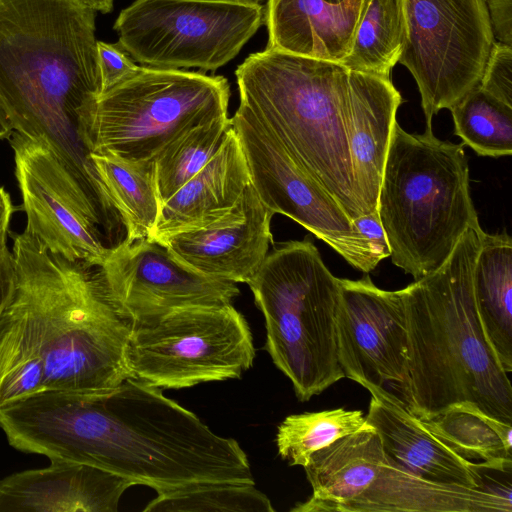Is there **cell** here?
Listing matches in <instances>:
<instances>
[{"instance_id":"obj_8","label":"cell","mask_w":512,"mask_h":512,"mask_svg":"<svg viewBox=\"0 0 512 512\" xmlns=\"http://www.w3.org/2000/svg\"><path fill=\"white\" fill-rule=\"evenodd\" d=\"M223 76L137 66L79 112V135L91 153L155 160L187 130L228 116Z\"/></svg>"},{"instance_id":"obj_13","label":"cell","mask_w":512,"mask_h":512,"mask_svg":"<svg viewBox=\"0 0 512 512\" xmlns=\"http://www.w3.org/2000/svg\"><path fill=\"white\" fill-rule=\"evenodd\" d=\"M15 174L27 217L25 231L71 261L99 268L110 247L107 225L71 170L45 141L13 132Z\"/></svg>"},{"instance_id":"obj_26","label":"cell","mask_w":512,"mask_h":512,"mask_svg":"<svg viewBox=\"0 0 512 512\" xmlns=\"http://www.w3.org/2000/svg\"><path fill=\"white\" fill-rule=\"evenodd\" d=\"M421 422L462 458L480 461L482 469L511 470L512 425L487 416L477 406L455 404Z\"/></svg>"},{"instance_id":"obj_34","label":"cell","mask_w":512,"mask_h":512,"mask_svg":"<svg viewBox=\"0 0 512 512\" xmlns=\"http://www.w3.org/2000/svg\"><path fill=\"white\" fill-rule=\"evenodd\" d=\"M97 59L101 93L120 82L138 66L118 43H107L98 40Z\"/></svg>"},{"instance_id":"obj_36","label":"cell","mask_w":512,"mask_h":512,"mask_svg":"<svg viewBox=\"0 0 512 512\" xmlns=\"http://www.w3.org/2000/svg\"><path fill=\"white\" fill-rule=\"evenodd\" d=\"M494 38L512 46V0H486Z\"/></svg>"},{"instance_id":"obj_7","label":"cell","mask_w":512,"mask_h":512,"mask_svg":"<svg viewBox=\"0 0 512 512\" xmlns=\"http://www.w3.org/2000/svg\"><path fill=\"white\" fill-rule=\"evenodd\" d=\"M247 284L264 316L265 349L300 401L345 378L336 343L339 278L309 238L275 246Z\"/></svg>"},{"instance_id":"obj_33","label":"cell","mask_w":512,"mask_h":512,"mask_svg":"<svg viewBox=\"0 0 512 512\" xmlns=\"http://www.w3.org/2000/svg\"><path fill=\"white\" fill-rule=\"evenodd\" d=\"M478 86L512 106V46L493 43Z\"/></svg>"},{"instance_id":"obj_12","label":"cell","mask_w":512,"mask_h":512,"mask_svg":"<svg viewBox=\"0 0 512 512\" xmlns=\"http://www.w3.org/2000/svg\"><path fill=\"white\" fill-rule=\"evenodd\" d=\"M251 184L264 205L324 241L354 268L369 273L381 261L339 204L290 156L272 131L239 105L231 118Z\"/></svg>"},{"instance_id":"obj_5","label":"cell","mask_w":512,"mask_h":512,"mask_svg":"<svg viewBox=\"0 0 512 512\" xmlns=\"http://www.w3.org/2000/svg\"><path fill=\"white\" fill-rule=\"evenodd\" d=\"M362 74L339 62L268 47L250 54L235 71L239 105L272 131L351 220L366 214L347 133L352 95Z\"/></svg>"},{"instance_id":"obj_9","label":"cell","mask_w":512,"mask_h":512,"mask_svg":"<svg viewBox=\"0 0 512 512\" xmlns=\"http://www.w3.org/2000/svg\"><path fill=\"white\" fill-rule=\"evenodd\" d=\"M132 378L160 389L239 378L255 357L247 321L231 304L177 309L130 324Z\"/></svg>"},{"instance_id":"obj_11","label":"cell","mask_w":512,"mask_h":512,"mask_svg":"<svg viewBox=\"0 0 512 512\" xmlns=\"http://www.w3.org/2000/svg\"><path fill=\"white\" fill-rule=\"evenodd\" d=\"M406 34L398 63L413 76L426 128L478 86L495 42L486 0H404Z\"/></svg>"},{"instance_id":"obj_1","label":"cell","mask_w":512,"mask_h":512,"mask_svg":"<svg viewBox=\"0 0 512 512\" xmlns=\"http://www.w3.org/2000/svg\"><path fill=\"white\" fill-rule=\"evenodd\" d=\"M0 428L18 451L94 466L156 493L255 484L236 440L135 378L106 392L43 390L1 408Z\"/></svg>"},{"instance_id":"obj_16","label":"cell","mask_w":512,"mask_h":512,"mask_svg":"<svg viewBox=\"0 0 512 512\" xmlns=\"http://www.w3.org/2000/svg\"><path fill=\"white\" fill-rule=\"evenodd\" d=\"M274 213L250 183L224 216L158 242L191 269L211 278L247 283L268 254Z\"/></svg>"},{"instance_id":"obj_32","label":"cell","mask_w":512,"mask_h":512,"mask_svg":"<svg viewBox=\"0 0 512 512\" xmlns=\"http://www.w3.org/2000/svg\"><path fill=\"white\" fill-rule=\"evenodd\" d=\"M145 512H273L255 484L206 483L157 493Z\"/></svg>"},{"instance_id":"obj_25","label":"cell","mask_w":512,"mask_h":512,"mask_svg":"<svg viewBox=\"0 0 512 512\" xmlns=\"http://www.w3.org/2000/svg\"><path fill=\"white\" fill-rule=\"evenodd\" d=\"M90 156L104 190L125 228L124 240L149 238L160 214L155 160H129L111 154Z\"/></svg>"},{"instance_id":"obj_35","label":"cell","mask_w":512,"mask_h":512,"mask_svg":"<svg viewBox=\"0 0 512 512\" xmlns=\"http://www.w3.org/2000/svg\"><path fill=\"white\" fill-rule=\"evenodd\" d=\"M352 222L368 240L380 260L389 257V243L377 211L361 215L353 219Z\"/></svg>"},{"instance_id":"obj_41","label":"cell","mask_w":512,"mask_h":512,"mask_svg":"<svg viewBox=\"0 0 512 512\" xmlns=\"http://www.w3.org/2000/svg\"><path fill=\"white\" fill-rule=\"evenodd\" d=\"M235 2L245 3V4H261L264 1L267 0H231Z\"/></svg>"},{"instance_id":"obj_24","label":"cell","mask_w":512,"mask_h":512,"mask_svg":"<svg viewBox=\"0 0 512 512\" xmlns=\"http://www.w3.org/2000/svg\"><path fill=\"white\" fill-rule=\"evenodd\" d=\"M473 293L484 333L503 369L512 371V239L484 232L473 270Z\"/></svg>"},{"instance_id":"obj_37","label":"cell","mask_w":512,"mask_h":512,"mask_svg":"<svg viewBox=\"0 0 512 512\" xmlns=\"http://www.w3.org/2000/svg\"><path fill=\"white\" fill-rule=\"evenodd\" d=\"M8 234L0 236V313L11 298L15 285L14 257L7 245Z\"/></svg>"},{"instance_id":"obj_4","label":"cell","mask_w":512,"mask_h":512,"mask_svg":"<svg viewBox=\"0 0 512 512\" xmlns=\"http://www.w3.org/2000/svg\"><path fill=\"white\" fill-rule=\"evenodd\" d=\"M13 296L45 366V390L106 392L132 378L131 325L107 300L98 272L52 253L25 230L11 233Z\"/></svg>"},{"instance_id":"obj_20","label":"cell","mask_w":512,"mask_h":512,"mask_svg":"<svg viewBox=\"0 0 512 512\" xmlns=\"http://www.w3.org/2000/svg\"><path fill=\"white\" fill-rule=\"evenodd\" d=\"M364 0H267L268 48L341 62L349 53Z\"/></svg>"},{"instance_id":"obj_30","label":"cell","mask_w":512,"mask_h":512,"mask_svg":"<svg viewBox=\"0 0 512 512\" xmlns=\"http://www.w3.org/2000/svg\"><path fill=\"white\" fill-rule=\"evenodd\" d=\"M449 110L464 145L480 156L512 155V106L476 86Z\"/></svg>"},{"instance_id":"obj_3","label":"cell","mask_w":512,"mask_h":512,"mask_svg":"<svg viewBox=\"0 0 512 512\" xmlns=\"http://www.w3.org/2000/svg\"><path fill=\"white\" fill-rule=\"evenodd\" d=\"M481 226L469 227L445 262L404 288L407 380L399 397L421 420L459 403L512 425V385L477 312L473 270Z\"/></svg>"},{"instance_id":"obj_2","label":"cell","mask_w":512,"mask_h":512,"mask_svg":"<svg viewBox=\"0 0 512 512\" xmlns=\"http://www.w3.org/2000/svg\"><path fill=\"white\" fill-rule=\"evenodd\" d=\"M95 18L79 0H0V103L14 131L48 143L110 218L78 130L79 112L101 93Z\"/></svg>"},{"instance_id":"obj_6","label":"cell","mask_w":512,"mask_h":512,"mask_svg":"<svg viewBox=\"0 0 512 512\" xmlns=\"http://www.w3.org/2000/svg\"><path fill=\"white\" fill-rule=\"evenodd\" d=\"M391 261L415 280L441 266L469 227L480 226L461 142L395 123L377 201Z\"/></svg>"},{"instance_id":"obj_23","label":"cell","mask_w":512,"mask_h":512,"mask_svg":"<svg viewBox=\"0 0 512 512\" xmlns=\"http://www.w3.org/2000/svg\"><path fill=\"white\" fill-rule=\"evenodd\" d=\"M379 436L365 424L314 452L303 467L312 487L311 497L293 512H341L372 482L384 458Z\"/></svg>"},{"instance_id":"obj_14","label":"cell","mask_w":512,"mask_h":512,"mask_svg":"<svg viewBox=\"0 0 512 512\" xmlns=\"http://www.w3.org/2000/svg\"><path fill=\"white\" fill-rule=\"evenodd\" d=\"M98 276L107 300L130 324L186 307L231 304L239 294L236 283L191 269L149 238L110 247Z\"/></svg>"},{"instance_id":"obj_31","label":"cell","mask_w":512,"mask_h":512,"mask_svg":"<svg viewBox=\"0 0 512 512\" xmlns=\"http://www.w3.org/2000/svg\"><path fill=\"white\" fill-rule=\"evenodd\" d=\"M365 422L362 411L344 408L289 415L277 428L278 454L290 466L304 467L314 452L355 432Z\"/></svg>"},{"instance_id":"obj_39","label":"cell","mask_w":512,"mask_h":512,"mask_svg":"<svg viewBox=\"0 0 512 512\" xmlns=\"http://www.w3.org/2000/svg\"><path fill=\"white\" fill-rule=\"evenodd\" d=\"M14 132L12 122L0 103V139L9 138Z\"/></svg>"},{"instance_id":"obj_18","label":"cell","mask_w":512,"mask_h":512,"mask_svg":"<svg viewBox=\"0 0 512 512\" xmlns=\"http://www.w3.org/2000/svg\"><path fill=\"white\" fill-rule=\"evenodd\" d=\"M366 423L377 432L385 455L424 480L470 488L487 485L479 463L468 461L424 427L394 393L371 387Z\"/></svg>"},{"instance_id":"obj_29","label":"cell","mask_w":512,"mask_h":512,"mask_svg":"<svg viewBox=\"0 0 512 512\" xmlns=\"http://www.w3.org/2000/svg\"><path fill=\"white\" fill-rule=\"evenodd\" d=\"M232 128L228 116L216 118L187 130L158 154L156 181L162 204L213 158Z\"/></svg>"},{"instance_id":"obj_38","label":"cell","mask_w":512,"mask_h":512,"mask_svg":"<svg viewBox=\"0 0 512 512\" xmlns=\"http://www.w3.org/2000/svg\"><path fill=\"white\" fill-rule=\"evenodd\" d=\"M12 213L13 205L10 195L3 187H0V236L9 233V224Z\"/></svg>"},{"instance_id":"obj_42","label":"cell","mask_w":512,"mask_h":512,"mask_svg":"<svg viewBox=\"0 0 512 512\" xmlns=\"http://www.w3.org/2000/svg\"><path fill=\"white\" fill-rule=\"evenodd\" d=\"M331 2H346V1H350V0H329Z\"/></svg>"},{"instance_id":"obj_40","label":"cell","mask_w":512,"mask_h":512,"mask_svg":"<svg viewBox=\"0 0 512 512\" xmlns=\"http://www.w3.org/2000/svg\"><path fill=\"white\" fill-rule=\"evenodd\" d=\"M96 12L109 13L113 10L114 0H79Z\"/></svg>"},{"instance_id":"obj_28","label":"cell","mask_w":512,"mask_h":512,"mask_svg":"<svg viewBox=\"0 0 512 512\" xmlns=\"http://www.w3.org/2000/svg\"><path fill=\"white\" fill-rule=\"evenodd\" d=\"M45 390V366L25 311L13 296L0 313V409Z\"/></svg>"},{"instance_id":"obj_15","label":"cell","mask_w":512,"mask_h":512,"mask_svg":"<svg viewBox=\"0 0 512 512\" xmlns=\"http://www.w3.org/2000/svg\"><path fill=\"white\" fill-rule=\"evenodd\" d=\"M337 356L344 376L364 388L407 380L408 329L404 288L377 287L369 276L339 278Z\"/></svg>"},{"instance_id":"obj_10","label":"cell","mask_w":512,"mask_h":512,"mask_svg":"<svg viewBox=\"0 0 512 512\" xmlns=\"http://www.w3.org/2000/svg\"><path fill=\"white\" fill-rule=\"evenodd\" d=\"M264 23L261 4L231 0H135L113 29L142 66L216 71L234 59Z\"/></svg>"},{"instance_id":"obj_21","label":"cell","mask_w":512,"mask_h":512,"mask_svg":"<svg viewBox=\"0 0 512 512\" xmlns=\"http://www.w3.org/2000/svg\"><path fill=\"white\" fill-rule=\"evenodd\" d=\"M250 183L245 154L232 128L213 158L162 204L149 239L159 241L217 220L236 205Z\"/></svg>"},{"instance_id":"obj_22","label":"cell","mask_w":512,"mask_h":512,"mask_svg":"<svg viewBox=\"0 0 512 512\" xmlns=\"http://www.w3.org/2000/svg\"><path fill=\"white\" fill-rule=\"evenodd\" d=\"M403 99L391 79L363 73L351 100L348 145L366 214L377 211L385 162Z\"/></svg>"},{"instance_id":"obj_17","label":"cell","mask_w":512,"mask_h":512,"mask_svg":"<svg viewBox=\"0 0 512 512\" xmlns=\"http://www.w3.org/2000/svg\"><path fill=\"white\" fill-rule=\"evenodd\" d=\"M15 472L0 480V512H116L130 481L76 462Z\"/></svg>"},{"instance_id":"obj_27","label":"cell","mask_w":512,"mask_h":512,"mask_svg":"<svg viewBox=\"0 0 512 512\" xmlns=\"http://www.w3.org/2000/svg\"><path fill=\"white\" fill-rule=\"evenodd\" d=\"M405 34L404 0H364L350 51L340 63L390 79L402 54Z\"/></svg>"},{"instance_id":"obj_19","label":"cell","mask_w":512,"mask_h":512,"mask_svg":"<svg viewBox=\"0 0 512 512\" xmlns=\"http://www.w3.org/2000/svg\"><path fill=\"white\" fill-rule=\"evenodd\" d=\"M385 454V453H384ZM511 512L510 484L470 488L434 483L382 459L369 486L341 512Z\"/></svg>"}]
</instances>
